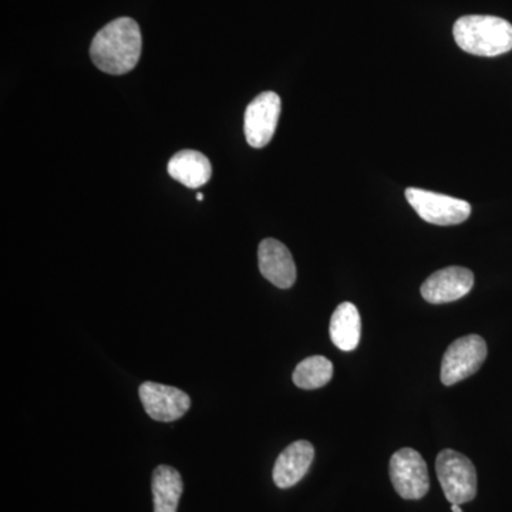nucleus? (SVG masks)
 <instances>
[{"instance_id": "7ed1b4c3", "label": "nucleus", "mask_w": 512, "mask_h": 512, "mask_svg": "<svg viewBox=\"0 0 512 512\" xmlns=\"http://www.w3.org/2000/svg\"><path fill=\"white\" fill-rule=\"evenodd\" d=\"M437 477L450 504H466L477 495V471L470 458L443 450L436 460Z\"/></svg>"}, {"instance_id": "0eeeda50", "label": "nucleus", "mask_w": 512, "mask_h": 512, "mask_svg": "<svg viewBox=\"0 0 512 512\" xmlns=\"http://www.w3.org/2000/svg\"><path fill=\"white\" fill-rule=\"evenodd\" d=\"M281 107V97L274 92L261 93L249 103L244 119L249 146L264 148L271 143L281 117Z\"/></svg>"}, {"instance_id": "2eb2a0df", "label": "nucleus", "mask_w": 512, "mask_h": 512, "mask_svg": "<svg viewBox=\"0 0 512 512\" xmlns=\"http://www.w3.org/2000/svg\"><path fill=\"white\" fill-rule=\"evenodd\" d=\"M333 365L325 356H311L302 360L293 372V383L305 390L320 389L330 382Z\"/></svg>"}, {"instance_id": "9d476101", "label": "nucleus", "mask_w": 512, "mask_h": 512, "mask_svg": "<svg viewBox=\"0 0 512 512\" xmlns=\"http://www.w3.org/2000/svg\"><path fill=\"white\" fill-rule=\"evenodd\" d=\"M258 262L261 274L281 289L292 288L296 281V266L291 251L278 239L266 238L259 244Z\"/></svg>"}, {"instance_id": "f8f14e48", "label": "nucleus", "mask_w": 512, "mask_h": 512, "mask_svg": "<svg viewBox=\"0 0 512 512\" xmlns=\"http://www.w3.org/2000/svg\"><path fill=\"white\" fill-rule=\"evenodd\" d=\"M168 174L178 183L195 190L211 180L212 167L210 160L200 151L184 150L171 158Z\"/></svg>"}, {"instance_id": "f3484780", "label": "nucleus", "mask_w": 512, "mask_h": 512, "mask_svg": "<svg viewBox=\"0 0 512 512\" xmlns=\"http://www.w3.org/2000/svg\"><path fill=\"white\" fill-rule=\"evenodd\" d=\"M197 200H198V201H202V200H204V195H202V194H197Z\"/></svg>"}, {"instance_id": "f03ea898", "label": "nucleus", "mask_w": 512, "mask_h": 512, "mask_svg": "<svg viewBox=\"0 0 512 512\" xmlns=\"http://www.w3.org/2000/svg\"><path fill=\"white\" fill-rule=\"evenodd\" d=\"M453 35L458 47L470 55L495 57L512 50V25L497 16H463Z\"/></svg>"}, {"instance_id": "1a4fd4ad", "label": "nucleus", "mask_w": 512, "mask_h": 512, "mask_svg": "<svg viewBox=\"0 0 512 512\" xmlns=\"http://www.w3.org/2000/svg\"><path fill=\"white\" fill-rule=\"evenodd\" d=\"M474 274L463 266H448L421 285V296L433 305H441L464 298L473 289Z\"/></svg>"}, {"instance_id": "9b49d317", "label": "nucleus", "mask_w": 512, "mask_h": 512, "mask_svg": "<svg viewBox=\"0 0 512 512\" xmlns=\"http://www.w3.org/2000/svg\"><path fill=\"white\" fill-rule=\"evenodd\" d=\"M315 458V448L306 440H299L285 448L276 458L274 481L276 487L291 488L308 473Z\"/></svg>"}, {"instance_id": "dca6fc26", "label": "nucleus", "mask_w": 512, "mask_h": 512, "mask_svg": "<svg viewBox=\"0 0 512 512\" xmlns=\"http://www.w3.org/2000/svg\"><path fill=\"white\" fill-rule=\"evenodd\" d=\"M451 511L453 512H463V508L458 504H451Z\"/></svg>"}, {"instance_id": "20e7f679", "label": "nucleus", "mask_w": 512, "mask_h": 512, "mask_svg": "<svg viewBox=\"0 0 512 512\" xmlns=\"http://www.w3.org/2000/svg\"><path fill=\"white\" fill-rule=\"evenodd\" d=\"M406 198L421 220L440 227L463 224L471 214V205L467 201L458 200L450 195L420 188H407Z\"/></svg>"}, {"instance_id": "423d86ee", "label": "nucleus", "mask_w": 512, "mask_h": 512, "mask_svg": "<svg viewBox=\"0 0 512 512\" xmlns=\"http://www.w3.org/2000/svg\"><path fill=\"white\" fill-rule=\"evenodd\" d=\"M390 480L404 500H420L429 493L426 461L413 448H402L390 458Z\"/></svg>"}, {"instance_id": "4468645a", "label": "nucleus", "mask_w": 512, "mask_h": 512, "mask_svg": "<svg viewBox=\"0 0 512 512\" xmlns=\"http://www.w3.org/2000/svg\"><path fill=\"white\" fill-rule=\"evenodd\" d=\"M154 512H177L184 484L181 474L170 466H158L153 473Z\"/></svg>"}, {"instance_id": "f257e3e1", "label": "nucleus", "mask_w": 512, "mask_h": 512, "mask_svg": "<svg viewBox=\"0 0 512 512\" xmlns=\"http://www.w3.org/2000/svg\"><path fill=\"white\" fill-rule=\"evenodd\" d=\"M143 49V37L136 20L120 18L94 36L90 56L101 72L126 74L137 66Z\"/></svg>"}, {"instance_id": "ddd939ff", "label": "nucleus", "mask_w": 512, "mask_h": 512, "mask_svg": "<svg viewBox=\"0 0 512 512\" xmlns=\"http://www.w3.org/2000/svg\"><path fill=\"white\" fill-rule=\"evenodd\" d=\"M329 333L336 348L343 352H352L357 348L362 336V320L353 303H340L330 319Z\"/></svg>"}, {"instance_id": "39448f33", "label": "nucleus", "mask_w": 512, "mask_h": 512, "mask_svg": "<svg viewBox=\"0 0 512 512\" xmlns=\"http://www.w3.org/2000/svg\"><path fill=\"white\" fill-rule=\"evenodd\" d=\"M487 343L478 335H468L451 343L441 362V382L453 386L478 372L487 359Z\"/></svg>"}, {"instance_id": "6e6552de", "label": "nucleus", "mask_w": 512, "mask_h": 512, "mask_svg": "<svg viewBox=\"0 0 512 512\" xmlns=\"http://www.w3.org/2000/svg\"><path fill=\"white\" fill-rule=\"evenodd\" d=\"M140 400L151 419L170 423L190 410L191 399L183 390L154 382L141 384Z\"/></svg>"}]
</instances>
